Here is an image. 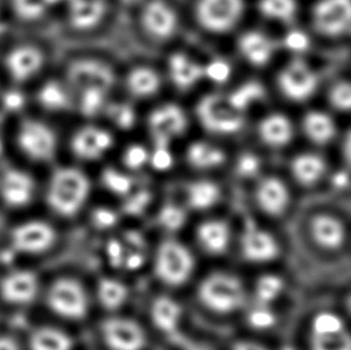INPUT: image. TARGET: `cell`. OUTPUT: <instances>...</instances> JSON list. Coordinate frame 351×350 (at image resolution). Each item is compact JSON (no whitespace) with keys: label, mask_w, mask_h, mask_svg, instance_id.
I'll list each match as a JSON object with an SVG mask.
<instances>
[{"label":"cell","mask_w":351,"mask_h":350,"mask_svg":"<svg viewBox=\"0 0 351 350\" xmlns=\"http://www.w3.org/2000/svg\"><path fill=\"white\" fill-rule=\"evenodd\" d=\"M256 203L261 210L271 216L285 211L290 202L289 189L282 180L267 176L259 181L256 191Z\"/></svg>","instance_id":"cell-22"},{"label":"cell","mask_w":351,"mask_h":350,"mask_svg":"<svg viewBox=\"0 0 351 350\" xmlns=\"http://www.w3.org/2000/svg\"><path fill=\"white\" fill-rule=\"evenodd\" d=\"M89 194L90 181L81 170L60 167L48 183L47 202L59 215L73 216L84 207Z\"/></svg>","instance_id":"cell-1"},{"label":"cell","mask_w":351,"mask_h":350,"mask_svg":"<svg viewBox=\"0 0 351 350\" xmlns=\"http://www.w3.org/2000/svg\"><path fill=\"white\" fill-rule=\"evenodd\" d=\"M193 270L195 258L185 245L176 240L162 242L155 257V271L163 283L181 285L190 279Z\"/></svg>","instance_id":"cell-5"},{"label":"cell","mask_w":351,"mask_h":350,"mask_svg":"<svg viewBox=\"0 0 351 350\" xmlns=\"http://www.w3.org/2000/svg\"><path fill=\"white\" fill-rule=\"evenodd\" d=\"M237 49L250 65L266 67L275 54L276 45L270 36L258 30L242 34L237 40Z\"/></svg>","instance_id":"cell-21"},{"label":"cell","mask_w":351,"mask_h":350,"mask_svg":"<svg viewBox=\"0 0 351 350\" xmlns=\"http://www.w3.org/2000/svg\"><path fill=\"white\" fill-rule=\"evenodd\" d=\"M328 101L333 108L351 112V82H337L328 91Z\"/></svg>","instance_id":"cell-47"},{"label":"cell","mask_w":351,"mask_h":350,"mask_svg":"<svg viewBox=\"0 0 351 350\" xmlns=\"http://www.w3.org/2000/svg\"><path fill=\"white\" fill-rule=\"evenodd\" d=\"M73 342L57 327H40L30 338V350H72Z\"/></svg>","instance_id":"cell-35"},{"label":"cell","mask_w":351,"mask_h":350,"mask_svg":"<svg viewBox=\"0 0 351 350\" xmlns=\"http://www.w3.org/2000/svg\"><path fill=\"white\" fill-rule=\"evenodd\" d=\"M117 221H118L117 213L110 208L96 209L93 213V222L95 223L96 227L100 228V229L112 228Z\"/></svg>","instance_id":"cell-52"},{"label":"cell","mask_w":351,"mask_h":350,"mask_svg":"<svg viewBox=\"0 0 351 350\" xmlns=\"http://www.w3.org/2000/svg\"><path fill=\"white\" fill-rule=\"evenodd\" d=\"M261 160L254 154L246 152L237 159V172L242 178H254L261 172Z\"/></svg>","instance_id":"cell-51"},{"label":"cell","mask_w":351,"mask_h":350,"mask_svg":"<svg viewBox=\"0 0 351 350\" xmlns=\"http://www.w3.org/2000/svg\"><path fill=\"white\" fill-rule=\"evenodd\" d=\"M5 32V25L3 22H1V19H0V38L4 35Z\"/></svg>","instance_id":"cell-59"},{"label":"cell","mask_w":351,"mask_h":350,"mask_svg":"<svg viewBox=\"0 0 351 350\" xmlns=\"http://www.w3.org/2000/svg\"><path fill=\"white\" fill-rule=\"evenodd\" d=\"M106 14L102 0H75L70 9V23L78 30H89L100 23Z\"/></svg>","instance_id":"cell-31"},{"label":"cell","mask_w":351,"mask_h":350,"mask_svg":"<svg viewBox=\"0 0 351 350\" xmlns=\"http://www.w3.org/2000/svg\"><path fill=\"white\" fill-rule=\"evenodd\" d=\"M197 239L202 248L210 255H222L228 250L232 233L228 224L221 220H209L200 224Z\"/></svg>","instance_id":"cell-25"},{"label":"cell","mask_w":351,"mask_h":350,"mask_svg":"<svg viewBox=\"0 0 351 350\" xmlns=\"http://www.w3.org/2000/svg\"><path fill=\"white\" fill-rule=\"evenodd\" d=\"M343 155L348 165L351 167V128L348 131L343 142Z\"/></svg>","instance_id":"cell-55"},{"label":"cell","mask_w":351,"mask_h":350,"mask_svg":"<svg viewBox=\"0 0 351 350\" xmlns=\"http://www.w3.org/2000/svg\"><path fill=\"white\" fill-rule=\"evenodd\" d=\"M349 175L347 173H344V172H339L337 174L335 175V178H333V185L337 187V189H343V187H346L348 184H349Z\"/></svg>","instance_id":"cell-57"},{"label":"cell","mask_w":351,"mask_h":350,"mask_svg":"<svg viewBox=\"0 0 351 350\" xmlns=\"http://www.w3.org/2000/svg\"><path fill=\"white\" fill-rule=\"evenodd\" d=\"M47 303L59 317L78 320L86 316L89 299L86 289L76 279H62L52 284L47 294Z\"/></svg>","instance_id":"cell-7"},{"label":"cell","mask_w":351,"mask_h":350,"mask_svg":"<svg viewBox=\"0 0 351 350\" xmlns=\"http://www.w3.org/2000/svg\"><path fill=\"white\" fill-rule=\"evenodd\" d=\"M46 56L33 43H21L11 48L4 58L5 71L14 83H27L43 71Z\"/></svg>","instance_id":"cell-11"},{"label":"cell","mask_w":351,"mask_h":350,"mask_svg":"<svg viewBox=\"0 0 351 350\" xmlns=\"http://www.w3.org/2000/svg\"><path fill=\"white\" fill-rule=\"evenodd\" d=\"M167 69L171 83L178 89H191L204 80V67L186 53H173L168 58Z\"/></svg>","instance_id":"cell-23"},{"label":"cell","mask_w":351,"mask_h":350,"mask_svg":"<svg viewBox=\"0 0 351 350\" xmlns=\"http://www.w3.org/2000/svg\"><path fill=\"white\" fill-rule=\"evenodd\" d=\"M101 335L110 350H143L147 345L143 327L128 318L106 319L101 325Z\"/></svg>","instance_id":"cell-15"},{"label":"cell","mask_w":351,"mask_h":350,"mask_svg":"<svg viewBox=\"0 0 351 350\" xmlns=\"http://www.w3.org/2000/svg\"><path fill=\"white\" fill-rule=\"evenodd\" d=\"M185 222V210L176 204H167L158 213V223L168 232H178Z\"/></svg>","instance_id":"cell-45"},{"label":"cell","mask_w":351,"mask_h":350,"mask_svg":"<svg viewBox=\"0 0 351 350\" xmlns=\"http://www.w3.org/2000/svg\"><path fill=\"white\" fill-rule=\"evenodd\" d=\"M312 23L324 36L348 33L351 29V0H319L312 11Z\"/></svg>","instance_id":"cell-12"},{"label":"cell","mask_w":351,"mask_h":350,"mask_svg":"<svg viewBox=\"0 0 351 350\" xmlns=\"http://www.w3.org/2000/svg\"><path fill=\"white\" fill-rule=\"evenodd\" d=\"M233 69L230 62L222 58H215L204 65V78L215 84H224L230 80Z\"/></svg>","instance_id":"cell-46"},{"label":"cell","mask_w":351,"mask_h":350,"mask_svg":"<svg viewBox=\"0 0 351 350\" xmlns=\"http://www.w3.org/2000/svg\"><path fill=\"white\" fill-rule=\"evenodd\" d=\"M105 113L117 128L123 130V131L132 128L137 121L136 110L131 104H126V102L108 104Z\"/></svg>","instance_id":"cell-42"},{"label":"cell","mask_w":351,"mask_h":350,"mask_svg":"<svg viewBox=\"0 0 351 350\" xmlns=\"http://www.w3.org/2000/svg\"><path fill=\"white\" fill-rule=\"evenodd\" d=\"M38 101L41 107L48 112L62 113L70 109L73 104V93L67 83L52 80L40 88Z\"/></svg>","instance_id":"cell-28"},{"label":"cell","mask_w":351,"mask_h":350,"mask_svg":"<svg viewBox=\"0 0 351 350\" xmlns=\"http://www.w3.org/2000/svg\"><path fill=\"white\" fill-rule=\"evenodd\" d=\"M232 350H269L261 343L254 341L237 342Z\"/></svg>","instance_id":"cell-54"},{"label":"cell","mask_w":351,"mask_h":350,"mask_svg":"<svg viewBox=\"0 0 351 350\" xmlns=\"http://www.w3.org/2000/svg\"><path fill=\"white\" fill-rule=\"evenodd\" d=\"M186 159L191 167L198 171H213L222 166L226 162V152L223 149L213 143L195 142L187 148Z\"/></svg>","instance_id":"cell-27"},{"label":"cell","mask_w":351,"mask_h":350,"mask_svg":"<svg viewBox=\"0 0 351 350\" xmlns=\"http://www.w3.org/2000/svg\"><path fill=\"white\" fill-rule=\"evenodd\" d=\"M189 126L185 110L176 104H165L154 109L147 119V128L154 143L171 144L181 137Z\"/></svg>","instance_id":"cell-14"},{"label":"cell","mask_w":351,"mask_h":350,"mask_svg":"<svg viewBox=\"0 0 351 350\" xmlns=\"http://www.w3.org/2000/svg\"><path fill=\"white\" fill-rule=\"evenodd\" d=\"M312 235L319 246L326 250H336L346 239V231L337 218L322 215L312 222Z\"/></svg>","instance_id":"cell-30"},{"label":"cell","mask_w":351,"mask_h":350,"mask_svg":"<svg viewBox=\"0 0 351 350\" xmlns=\"http://www.w3.org/2000/svg\"><path fill=\"white\" fill-rule=\"evenodd\" d=\"M258 133L265 145L272 149H280L293 141L294 126L285 114L272 113L261 119Z\"/></svg>","instance_id":"cell-24"},{"label":"cell","mask_w":351,"mask_h":350,"mask_svg":"<svg viewBox=\"0 0 351 350\" xmlns=\"http://www.w3.org/2000/svg\"><path fill=\"white\" fill-rule=\"evenodd\" d=\"M243 14L245 0H197L195 3V19L208 33L232 32Z\"/></svg>","instance_id":"cell-6"},{"label":"cell","mask_w":351,"mask_h":350,"mask_svg":"<svg viewBox=\"0 0 351 350\" xmlns=\"http://www.w3.org/2000/svg\"><path fill=\"white\" fill-rule=\"evenodd\" d=\"M0 350H21L19 343L14 338L8 336H0Z\"/></svg>","instance_id":"cell-56"},{"label":"cell","mask_w":351,"mask_h":350,"mask_svg":"<svg viewBox=\"0 0 351 350\" xmlns=\"http://www.w3.org/2000/svg\"><path fill=\"white\" fill-rule=\"evenodd\" d=\"M57 234L49 223L32 220L21 223L11 234V248L22 255H40L56 242Z\"/></svg>","instance_id":"cell-13"},{"label":"cell","mask_w":351,"mask_h":350,"mask_svg":"<svg viewBox=\"0 0 351 350\" xmlns=\"http://www.w3.org/2000/svg\"><path fill=\"white\" fill-rule=\"evenodd\" d=\"M123 1H126L128 4H132V3H136L138 0H123Z\"/></svg>","instance_id":"cell-61"},{"label":"cell","mask_w":351,"mask_h":350,"mask_svg":"<svg viewBox=\"0 0 351 350\" xmlns=\"http://www.w3.org/2000/svg\"><path fill=\"white\" fill-rule=\"evenodd\" d=\"M182 318L180 303L169 296H160L152 305V319L155 327L167 335H176Z\"/></svg>","instance_id":"cell-26"},{"label":"cell","mask_w":351,"mask_h":350,"mask_svg":"<svg viewBox=\"0 0 351 350\" xmlns=\"http://www.w3.org/2000/svg\"><path fill=\"white\" fill-rule=\"evenodd\" d=\"M51 0H11L16 17L23 22H36L47 14Z\"/></svg>","instance_id":"cell-41"},{"label":"cell","mask_w":351,"mask_h":350,"mask_svg":"<svg viewBox=\"0 0 351 350\" xmlns=\"http://www.w3.org/2000/svg\"><path fill=\"white\" fill-rule=\"evenodd\" d=\"M198 295L205 307L222 314L235 312L246 303L243 284L235 275L228 272H214L205 277Z\"/></svg>","instance_id":"cell-3"},{"label":"cell","mask_w":351,"mask_h":350,"mask_svg":"<svg viewBox=\"0 0 351 350\" xmlns=\"http://www.w3.org/2000/svg\"><path fill=\"white\" fill-rule=\"evenodd\" d=\"M97 298L106 310L115 311L128 301V289L119 279H102L97 284Z\"/></svg>","instance_id":"cell-36"},{"label":"cell","mask_w":351,"mask_h":350,"mask_svg":"<svg viewBox=\"0 0 351 350\" xmlns=\"http://www.w3.org/2000/svg\"><path fill=\"white\" fill-rule=\"evenodd\" d=\"M221 189L211 180H195L186 189V199L195 210H208L219 202Z\"/></svg>","instance_id":"cell-34"},{"label":"cell","mask_w":351,"mask_h":350,"mask_svg":"<svg viewBox=\"0 0 351 350\" xmlns=\"http://www.w3.org/2000/svg\"><path fill=\"white\" fill-rule=\"evenodd\" d=\"M169 145L171 144H166V143H155V147L150 152V159H149V165L155 171H169L171 166L174 165V156Z\"/></svg>","instance_id":"cell-49"},{"label":"cell","mask_w":351,"mask_h":350,"mask_svg":"<svg viewBox=\"0 0 351 350\" xmlns=\"http://www.w3.org/2000/svg\"><path fill=\"white\" fill-rule=\"evenodd\" d=\"M283 43L289 52L302 54L308 49L311 40L308 35L304 33L302 30L294 29V30H290L289 33H287Z\"/></svg>","instance_id":"cell-50"},{"label":"cell","mask_w":351,"mask_h":350,"mask_svg":"<svg viewBox=\"0 0 351 350\" xmlns=\"http://www.w3.org/2000/svg\"><path fill=\"white\" fill-rule=\"evenodd\" d=\"M102 184L112 194L128 196L133 189V180L115 168H107L102 173Z\"/></svg>","instance_id":"cell-43"},{"label":"cell","mask_w":351,"mask_h":350,"mask_svg":"<svg viewBox=\"0 0 351 350\" xmlns=\"http://www.w3.org/2000/svg\"><path fill=\"white\" fill-rule=\"evenodd\" d=\"M40 282L36 274L29 270H14L5 276L0 283V294L12 305H27L38 296Z\"/></svg>","instance_id":"cell-20"},{"label":"cell","mask_w":351,"mask_h":350,"mask_svg":"<svg viewBox=\"0 0 351 350\" xmlns=\"http://www.w3.org/2000/svg\"><path fill=\"white\" fill-rule=\"evenodd\" d=\"M234 106L242 113H246L253 104L261 102L265 96V89L259 82H246L228 94Z\"/></svg>","instance_id":"cell-38"},{"label":"cell","mask_w":351,"mask_h":350,"mask_svg":"<svg viewBox=\"0 0 351 350\" xmlns=\"http://www.w3.org/2000/svg\"><path fill=\"white\" fill-rule=\"evenodd\" d=\"M114 145L113 135L97 126H83L72 135L71 152L82 161H96L105 156Z\"/></svg>","instance_id":"cell-17"},{"label":"cell","mask_w":351,"mask_h":350,"mask_svg":"<svg viewBox=\"0 0 351 350\" xmlns=\"http://www.w3.org/2000/svg\"><path fill=\"white\" fill-rule=\"evenodd\" d=\"M285 289V281L278 275H263L256 281L254 288V303L272 306Z\"/></svg>","instance_id":"cell-37"},{"label":"cell","mask_w":351,"mask_h":350,"mask_svg":"<svg viewBox=\"0 0 351 350\" xmlns=\"http://www.w3.org/2000/svg\"><path fill=\"white\" fill-rule=\"evenodd\" d=\"M311 350H351V334L336 313H318L311 327Z\"/></svg>","instance_id":"cell-10"},{"label":"cell","mask_w":351,"mask_h":350,"mask_svg":"<svg viewBox=\"0 0 351 350\" xmlns=\"http://www.w3.org/2000/svg\"><path fill=\"white\" fill-rule=\"evenodd\" d=\"M290 170L298 183L304 186H311L323 178L326 172V163L323 157L317 154L304 152L294 157Z\"/></svg>","instance_id":"cell-32"},{"label":"cell","mask_w":351,"mask_h":350,"mask_svg":"<svg viewBox=\"0 0 351 350\" xmlns=\"http://www.w3.org/2000/svg\"><path fill=\"white\" fill-rule=\"evenodd\" d=\"M277 84L285 97L293 102L311 99L319 86V76L313 67L301 58H296L283 67Z\"/></svg>","instance_id":"cell-9"},{"label":"cell","mask_w":351,"mask_h":350,"mask_svg":"<svg viewBox=\"0 0 351 350\" xmlns=\"http://www.w3.org/2000/svg\"><path fill=\"white\" fill-rule=\"evenodd\" d=\"M258 9L265 19L289 22L298 12L296 0H259Z\"/></svg>","instance_id":"cell-40"},{"label":"cell","mask_w":351,"mask_h":350,"mask_svg":"<svg viewBox=\"0 0 351 350\" xmlns=\"http://www.w3.org/2000/svg\"><path fill=\"white\" fill-rule=\"evenodd\" d=\"M347 307L348 311H349V312H350L351 314V295L350 296H349V299H348Z\"/></svg>","instance_id":"cell-60"},{"label":"cell","mask_w":351,"mask_h":350,"mask_svg":"<svg viewBox=\"0 0 351 350\" xmlns=\"http://www.w3.org/2000/svg\"><path fill=\"white\" fill-rule=\"evenodd\" d=\"M149 159L150 150L141 144H132L126 148L123 155V165L130 171H141L149 165Z\"/></svg>","instance_id":"cell-48"},{"label":"cell","mask_w":351,"mask_h":350,"mask_svg":"<svg viewBox=\"0 0 351 350\" xmlns=\"http://www.w3.org/2000/svg\"><path fill=\"white\" fill-rule=\"evenodd\" d=\"M195 114L204 130L217 136L235 135L240 132L246 124L245 113L234 106L228 94L206 95L199 100Z\"/></svg>","instance_id":"cell-2"},{"label":"cell","mask_w":351,"mask_h":350,"mask_svg":"<svg viewBox=\"0 0 351 350\" xmlns=\"http://www.w3.org/2000/svg\"><path fill=\"white\" fill-rule=\"evenodd\" d=\"M16 144L24 156L35 162L51 161L57 155L58 136L40 119H23L16 131Z\"/></svg>","instance_id":"cell-4"},{"label":"cell","mask_w":351,"mask_h":350,"mask_svg":"<svg viewBox=\"0 0 351 350\" xmlns=\"http://www.w3.org/2000/svg\"><path fill=\"white\" fill-rule=\"evenodd\" d=\"M241 252L247 261L264 264L275 261L278 257L280 245L270 233L251 223L242 233Z\"/></svg>","instance_id":"cell-18"},{"label":"cell","mask_w":351,"mask_h":350,"mask_svg":"<svg viewBox=\"0 0 351 350\" xmlns=\"http://www.w3.org/2000/svg\"><path fill=\"white\" fill-rule=\"evenodd\" d=\"M147 202H149V196L147 192H139L128 200V209L133 213H139L147 205Z\"/></svg>","instance_id":"cell-53"},{"label":"cell","mask_w":351,"mask_h":350,"mask_svg":"<svg viewBox=\"0 0 351 350\" xmlns=\"http://www.w3.org/2000/svg\"><path fill=\"white\" fill-rule=\"evenodd\" d=\"M302 128L309 141L318 145L331 142L337 133L335 120L322 110H311L306 114L302 120Z\"/></svg>","instance_id":"cell-29"},{"label":"cell","mask_w":351,"mask_h":350,"mask_svg":"<svg viewBox=\"0 0 351 350\" xmlns=\"http://www.w3.org/2000/svg\"><path fill=\"white\" fill-rule=\"evenodd\" d=\"M185 350H213L204 343H189L186 345Z\"/></svg>","instance_id":"cell-58"},{"label":"cell","mask_w":351,"mask_h":350,"mask_svg":"<svg viewBox=\"0 0 351 350\" xmlns=\"http://www.w3.org/2000/svg\"><path fill=\"white\" fill-rule=\"evenodd\" d=\"M67 86L73 94L86 90H102L110 93L115 84L113 69L97 59H80L67 70Z\"/></svg>","instance_id":"cell-8"},{"label":"cell","mask_w":351,"mask_h":350,"mask_svg":"<svg viewBox=\"0 0 351 350\" xmlns=\"http://www.w3.org/2000/svg\"><path fill=\"white\" fill-rule=\"evenodd\" d=\"M141 23L149 38L166 41L176 33L179 17L176 10L165 0H149L143 6Z\"/></svg>","instance_id":"cell-16"},{"label":"cell","mask_w":351,"mask_h":350,"mask_svg":"<svg viewBox=\"0 0 351 350\" xmlns=\"http://www.w3.org/2000/svg\"><path fill=\"white\" fill-rule=\"evenodd\" d=\"M35 180L28 172L11 168L0 175V196L11 208H23L34 198Z\"/></svg>","instance_id":"cell-19"},{"label":"cell","mask_w":351,"mask_h":350,"mask_svg":"<svg viewBox=\"0 0 351 350\" xmlns=\"http://www.w3.org/2000/svg\"><path fill=\"white\" fill-rule=\"evenodd\" d=\"M76 95L78 110L86 118H94L99 114L105 113L106 108L110 104V93L102 90H86Z\"/></svg>","instance_id":"cell-39"},{"label":"cell","mask_w":351,"mask_h":350,"mask_svg":"<svg viewBox=\"0 0 351 350\" xmlns=\"http://www.w3.org/2000/svg\"><path fill=\"white\" fill-rule=\"evenodd\" d=\"M161 77L150 67H137L130 71L126 78L128 93L136 99H147L161 88Z\"/></svg>","instance_id":"cell-33"},{"label":"cell","mask_w":351,"mask_h":350,"mask_svg":"<svg viewBox=\"0 0 351 350\" xmlns=\"http://www.w3.org/2000/svg\"><path fill=\"white\" fill-rule=\"evenodd\" d=\"M247 322L253 329L266 330L274 327L276 323V314L272 306L254 303L247 312Z\"/></svg>","instance_id":"cell-44"}]
</instances>
